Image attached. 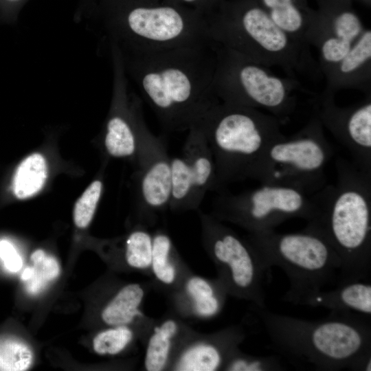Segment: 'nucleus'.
Listing matches in <instances>:
<instances>
[{
	"label": "nucleus",
	"instance_id": "nucleus-16",
	"mask_svg": "<svg viewBox=\"0 0 371 371\" xmlns=\"http://www.w3.org/2000/svg\"><path fill=\"white\" fill-rule=\"evenodd\" d=\"M324 91L356 89L371 94V30L366 29L346 56L325 77Z\"/></svg>",
	"mask_w": 371,
	"mask_h": 371
},
{
	"label": "nucleus",
	"instance_id": "nucleus-18",
	"mask_svg": "<svg viewBox=\"0 0 371 371\" xmlns=\"http://www.w3.org/2000/svg\"><path fill=\"white\" fill-rule=\"evenodd\" d=\"M273 23L296 42L310 49L309 34L317 19V10L308 0H255Z\"/></svg>",
	"mask_w": 371,
	"mask_h": 371
},
{
	"label": "nucleus",
	"instance_id": "nucleus-9",
	"mask_svg": "<svg viewBox=\"0 0 371 371\" xmlns=\"http://www.w3.org/2000/svg\"><path fill=\"white\" fill-rule=\"evenodd\" d=\"M313 112L295 134L271 144L251 168L249 179L284 185L313 194L326 184L325 170L333 155L332 145Z\"/></svg>",
	"mask_w": 371,
	"mask_h": 371
},
{
	"label": "nucleus",
	"instance_id": "nucleus-25",
	"mask_svg": "<svg viewBox=\"0 0 371 371\" xmlns=\"http://www.w3.org/2000/svg\"><path fill=\"white\" fill-rule=\"evenodd\" d=\"M32 361V350L25 341L12 336L0 337V371H24Z\"/></svg>",
	"mask_w": 371,
	"mask_h": 371
},
{
	"label": "nucleus",
	"instance_id": "nucleus-6",
	"mask_svg": "<svg viewBox=\"0 0 371 371\" xmlns=\"http://www.w3.org/2000/svg\"><path fill=\"white\" fill-rule=\"evenodd\" d=\"M273 115L256 109L217 102L193 125L202 131L211 149L216 191L229 183L249 179L266 148L284 135Z\"/></svg>",
	"mask_w": 371,
	"mask_h": 371
},
{
	"label": "nucleus",
	"instance_id": "nucleus-17",
	"mask_svg": "<svg viewBox=\"0 0 371 371\" xmlns=\"http://www.w3.org/2000/svg\"><path fill=\"white\" fill-rule=\"evenodd\" d=\"M181 155L188 166L199 205L208 191H216V166L205 135L196 126L188 130Z\"/></svg>",
	"mask_w": 371,
	"mask_h": 371
},
{
	"label": "nucleus",
	"instance_id": "nucleus-10",
	"mask_svg": "<svg viewBox=\"0 0 371 371\" xmlns=\"http://www.w3.org/2000/svg\"><path fill=\"white\" fill-rule=\"evenodd\" d=\"M212 203L211 215L248 233L272 230L294 218L310 221L314 216L312 196L291 186L260 183L238 194L224 190Z\"/></svg>",
	"mask_w": 371,
	"mask_h": 371
},
{
	"label": "nucleus",
	"instance_id": "nucleus-1",
	"mask_svg": "<svg viewBox=\"0 0 371 371\" xmlns=\"http://www.w3.org/2000/svg\"><path fill=\"white\" fill-rule=\"evenodd\" d=\"M120 53L127 77L168 132L188 131L219 101L212 91L216 52L209 40L171 49Z\"/></svg>",
	"mask_w": 371,
	"mask_h": 371
},
{
	"label": "nucleus",
	"instance_id": "nucleus-22",
	"mask_svg": "<svg viewBox=\"0 0 371 371\" xmlns=\"http://www.w3.org/2000/svg\"><path fill=\"white\" fill-rule=\"evenodd\" d=\"M179 260L168 234L157 230L153 234V251L150 271L159 285L166 288L179 286L181 278Z\"/></svg>",
	"mask_w": 371,
	"mask_h": 371
},
{
	"label": "nucleus",
	"instance_id": "nucleus-5",
	"mask_svg": "<svg viewBox=\"0 0 371 371\" xmlns=\"http://www.w3.org/2000/svg\"><path fill=\"white\" fill-rule=\"evenodd\" d=\"M103 37L122 52L178 47L207 40L205 17L174 0H104Z\"/></svg>",
	"mask_w": 371,
	"mask_h": 371
},
{
	"label": "nucleus",
	"instance_id": "nucleus-12",
	"mask_svg": "<svg viewBox=\"0 0 371 371\" xmlns=\"http://www.w3.org/2000/svg\"><path fill=\"white\" fill-rule=\"evenodd\" d=\"M136 126L139 204L147 223L169 207L171 157L164 137L155 135L146 125L141 102L137 109Z\"/></svg>",
	"mask_w": 371,
	"mask_h": 371
},
{
	"label": "nucleus",
	"instance_id": "nucleus-23",
	"mask_svg": "<svg viewBox=\"0 0 371 371\" xmlns=\"http://www.w3.org/2000/svg\"><path fill=\"white\" fill-rule=\"evenodd\" d=\"M145 289L140 284L123 286L102 311L103 322L110 326L127 325L144 317L141 306Z\"/></svg>",
	"mask_w": 371,
	"mask_h": 371
},
{
	"label": "nucleus",
	"instance_id": "nucleus-33",
	"mask_svg": "<svg viewBox=\"0 0 371 371\" xmlns=\"http://www.w3.org/2000/svg\"><path fill=\"white\" fill-rule=\"evenodd\" d=\"M8 1H19V0H8Z\"/></svg>",
	"mask_w": 371,
	"mask_h": 371
},
{
	"label": "nucleus",
	"instance_id": "nucleus-3",
	"mask_svg": "<svg viewBox=\"0 0 371 371\" xmlns=\"http://www.w3.org/2000/svg\"><path fill=\"white\" fill-rule=\"evenodd\" d=\"M274 349L319 370H371V326L366 315L333 312L310 321L278 314L256 305Z\"/></svg>",
	"mask_w": 371,
	"mask_h": 371
},
{
	"label": "nucleus",
	"instance_id": "nucleus-31",
	"mask_svg": "<svg viewBox=\"0 0 371 371\" xmlns=\"http://www.w3.org/2000/svg\"><path fill=\"white\" fill-rule=\"evenodd\" d=\"M0 258L3 260L5 267L12 272H17L23 265L21 256L13 245L6 241H0Z\"/></svg>",
	"mask_w": 371,
	"mask_h": 371
},
{
	"label": "nucleus",
	"instance_id": "nucleus-28",
	"mask_svg": "<svg viewBox=\"0 0 371 371\" xmlns=\"http://www.w3.org/2000/svg\"><path fill=\"white\" fill-rule=\"evenodd\" d=\"M113 326L99 333L94 337L93 346L98 354L111 355L118 354L133 339L134 333L126 325Z\"/></svg>",
	"mask_w": 371,
	"mask_h": 371
},
{
	"label": "nucleus",
	"instance_id": "nucleus-8",
	"mask_svg": "<svg viewBox=\"0 0 371 371\" xmlns=\"http://www.w3.org/2000/svg\"><path fill=\"white\" fill-rule=\"evenodd\" d=\"M212 43L216 67L211 87L220 102L265 110L284 124L295 110L297 93H308L296 78L278 76L270 68Z\"/></svg>",
	"mask_w": 371,
	"mask_h": 371
},
{
	"label": "nucleus",
	"instance_id": "nucleus-27",
	"mask_svg": "<svg viewBox=\"0 0 371 371\" xmlns=\"http://www.w3.org/2000/svg\"><path fill=\"white\" fill-rule=\"evenodd\" d=\"M33 262L32 278L26 282V289L30 294L41 292L47 283L55 280L60 274V269L57 260L43 249L34 251L30 257Z\"/></svg>",
	"mask_w": 371,
	"mask_h": 371
},
{
	"label": "nucleus",
	"instance_id": "nucleus-26",
	"mask_svg": "<svg viewBox=\"0 0 371 371\" xmlns=\"http://www.w3.org/2000/svg\"><path fill=\"white\" fill-rule=\"evenodd\" d=\"M153 251V234L144 228L133 231L125 243V259L135 269L150 271Z\"/></svg>",
	"mask_w": 371,
	"mask_h": 371
},
{
	"label": "nucleus",
	"instance_id": "nucleus-2",
	"mask_svg": "<svg viewBox=\"0 0 371 371\" xmlns=\"http://www.w3.org/2000/svg\"><path fill=\"white\" fill-rule=\"evenodd\" d=\"M335 168V184L311 194L315 213L304 229L323 238L338 256V286L370 276L371 172L341 157Z\"/></svg>",
	"mask_w": 371,
	"mask_h": 371
},
{
	"label": "nucleus",
	"instance_id": "nucleus-4",
	"mask_svg": "<svg viewBox=\"0 0 371 371\" xmlns=\"http://www.w3.org/2000/svg\"><path fill=\"white\" fill-rule=\"evenodd\" d=\"M205 17L206 37L218 45L292 77L321 74L311 49L279 28L255 0H225Z\"/></svg>",
	"mask_w": 371,
	"mask_h": 371
},
{
	"label": "nucleus",
	"instance_id": "nucleus-11",
	"mask_svg": "<svg viewBox=\"0 0 371 371\" xmlns=\"http://www.w3.org/2000/svg\"><path fill=\"white\" fill-rule=\"evenodd\" d=\"M202 241L214 262L218 280L227 294L267 307L264 267L256 251L246 238L210 214H199Z\"/></svg>",
	"mask_w": 371,
	"mask_h": 371
},
{
	"label": "nucleus",
	"instance_id": "nucleus-21",
	"mask_svg": "<svg viewBox=\"0 0 371 371\" xmlns=\"http://www.w3.org/2000/svg\"><path fill=\"white\" fill-rule=\"evenodd\" d=\"M181 330L180 322L172 317L164 319L153 326L146 346L144 363L146 370L161 371L169 367Z\"/></svg>",
	"mask_w": 371,
	"mask_h": 371
},
{
	"label": "nucleus",
	"instance_id": "nucleus-29",
	"mask_svg": "<svg viewBox=\"0 0 371 371\" xmlns=\"http://www.w3.org/2000/svg\"><path fill=\"white\" fill-rule=\"evenodd\" d=\"M100 180L93 181L76 201L74 221L79 228L87 227L91 221L102 192Z\"/></svg>",
	"mask_w": 371,
	"mask_h": 371
},
{
	"label": "nucleus",
	"instance_id": "nucleus-32",
	"mask_svg": "<svg viewBox=\"0 0 371 371\" xmlns=\"http://www.w3.org/2000/svg\"><path fill=\"white\" fill-rule=\"evenodd\" d=\"M176 2L192 8L203 16L214 11L225 0H174Z\"/></svg>",
	"mask_w": 371,
	"mask_h": 371
},
{
	"label": "nucleus",
	"instance_id": "nucleus-7",
	"mask_svg": "<svg viewBox=\"0 0 371 371\" xmlns=\"http://www.w3.org/2000/svg\"><path fill=\"white\" fill-rule=\"evenodd\" d=\"M246 238L267 271L276 266L286 275L289 287L284 301L306 305L323 287L337 285L341 262L321 236L304 229L286 234L272 229L248 233Z\"/></svg>",
	"mask_w": 371,
	"mask_h": 371
},
{
	"label": "nucleus",
	"instance_id": "nucleus-30",
	"mask_svg": "<svg viewBox=\"0 0 371 371\" xmlns=\"http://www.w3.org/2000/svg\"><path fill=\"white\" fill-rule=\"evenodd\" d=\"M282 366L276 357H255L238 350L226 363L223 370L229 371H274Z\"/></svg>",
	"mask_w": 371,
	"mask_h": 371
},
{
	"label": "nucleus",
	"instance_id": "nucleus-13",
	"mask_svg": "<svg viewBox=\"0 0 371 371\" xmlns=\"http://www.w3.org/2000/svg\"><path fill=\"white\" fill-rule=\"evenodd\" d=\"M334 93L323 91L314 96V113L324 128L349 151L352 162L371 172V94L355 104L339 106Z\"/></svg>",
	"mask_w": 371,
	"mask_h": 371
},
{
	"label": "nucleus",
	"instance_id": "nucleus-20",
	"mask_svg": "<svg viewBox=\"0 0 371 371\" xmlns=\"http://www.w3.org/2000/svg\"><path fill=\"white\" fill-rule=\"evenodd\" d=\"M306 305L322 306L333 312L355 313L370 317L371 284L360 280L338 286L331 291L322 290Z\"/></svg>",
	"mask_w": 371,
	"mask_h": 371
},
{
	"label": "nucleus",
	"instance_id": "nucleus-24",
	"mask_svg": "<svg viewBox=\"0 0 371 371\" xmlns=\"http://www.w3.org/2000/svg\"><path fill=\"white\" fill-rule=\"evenodd\" d=\"M47 177L45 159L40 153H33L18 166L12 181L13 193L19 199L31 197L42 189Z\"/></svg>",
	"mask_w": 371,
	"mask_h": 371
},
{
	"label": "nucleus",
	"instance_id": "nucleus-15",
	"mask_svg": "<svg viewBox=\"0 0 371 371\" xmlns=\"http://www.w3.org/2000/svg\"><path fill=\"white\" fill-rule=\"evenodd\" d=\"M245 338L243 330L230 327L212 335L188 343L173 357L170 368L180 371H214L223 370L236 354Z\"/></svg>",
	"mask_w": 371,
	"mask_h": 371
},
{
	"label": "nucleus",
	"instance_id": "nucleus-14",
	"mask_svg": "<svg viewBox=\"0 0 371 371\" xmlns=\"http://www.w3.org/2000/svg\"><path fill=\"white\" fill-rule=\"evenodd\" d=\"M317 20L310 40L318 53V66L326 77L346 56L366 29L352 0H316Z\"/></svg>",
	"mask_w": 371,
	"mask_h": 371
},
{
	"label": "nucleus",
	"instance_id": "nucleus-19",
	"mask_svg": "<svg viewBox=\"0 0 371 371\" xmlns=\"http://www.w3.org/2000/svg\"><path fill=\"white\" fill-rule=\"evenodd\" d=\"M183 310L199 319H210L223 307L227 293L221 282L189 275L179 286Z\"/></svg>",
	"mask_w": 371,
	"mask_h": 371
}]
</instances>
